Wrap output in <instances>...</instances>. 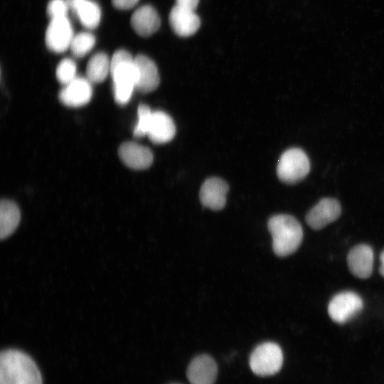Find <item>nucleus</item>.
<instances>
[{
    "label": "nucleus",
    "instance_id": "nucleus-11",
    "mask_svg": "<svg viewBox=\"0 0 384 384\" xmlns=\"http://www.w3.org/2000/svg\"><path fill=\"white\" fill-rule=\"evenodd\" d=\"M373 251L366 244L353 247L347 256V263L351 272L358 278L367 279L373 272Z\"/></svg>",
    "mask_w": 384,
    "mask_h": 384
},
{
    "label": "nucleus",
    "instance_id": "nucleus-15",
    "mask_svg": "<svg viewBox=\"0 0 384 384\" xmlns=\"http://www.w3.org/2000/svg\"><path fill=\"white\" fill-rule=\"evenodd\" d=\"M195 11L175 5L169 14V23L178 36L187 37L193 35L199 28L201 21Z\"/></svg>",
    "mask_w": 384,
    "mask_h": 384
},
{
    "label": "nucleus",
    "instance_id": "nucleus-19",
    "mask_svg": "<svg viewBox=\"0 0 384 384\" xmlns=\"http://www.w3.org/2000/svg\"><path fill=\"white\" fill-rule=\"evenodd\" d=\"M21 219L17 205L9 200H1L0 203V237L1 239L11 235L16 229Z\"/></svg>",
    "mask_w": 384,
    "mask_h": 384
},
{
    "label": "nucleus",
    "instance_id": "nucleus-4",
    "mask_svg": "<svg viewBox=\"0 0 384 384\" xmlns=\"http://www.w3.org/2000/svg\"><path fill=\"white\" fill-rule=\"evenodd\" d=\"M309 170L310 161L306 153L301 149L292 148L281 155L277 174L282 182L294 184L304 179Z\"/></svg>",
    "mask_w": 384,
    "mask_h": 384
},
{
    "label": "nucleus",
    "instance_id": "nucleus-20",
    "mask_svg": "<svg viewBox=\"0 0 384 384\" xmlns=\"http://www.w3.org/2000/svg\"><path fill=\"white\" fill-rule=\"evenodd\" d=\"M110 60L105 53H97L89 60L86 68V78L91 83L104 81L110 74Z\"/></svg>",
    "mask_w": 384,
    "mask_h": 384
},
{
    "label": "nucleus",
    "instance_id": "nucleus-8",
    "mask_svg": "<svg viewBox=\"0 0 384 384\" xmlns=\"http://www.w3.org/2000/svg\"><path fill=\"white\" fill-rule=\"evenodd\" d=\"M341 213L339 202L324 198L312 207L306 215V222L314 230H320L338 218Z\"/></svg>",
    "mask_w": 384,
    "mask_h": 384
},
{
    "label": "nucleus",
    "instance_id": "nucleus-25",
    "mask_svg": "<svg viewBox=\"0 0 384 384\" xmlns=\"http://www.w3.org/2000/svg\"><path fill=\"white\" fill-rule=\"evenodd\" d=\"M139 0H112V5L120 10H127L133 8Z\"/></svg>",
    "mask_w": 384,
    "mask_h": 384
},
{
    "label": "nucleus",
    "instance_id": "nucleus-6",
    "mask_svg": "<svg viewBox=\"0 0 384 384\" xmlns=\"http://www.w3.org/2000/svg\"><path fill=\"white\" fill-rule=\"evenodd\" d=\"M363 307V300L358 294L350 291L342 292L331 299L328 313L334 322L343 324L355 317Z\"/></svg>",
    "mask_w": 384,
    "mask_h": 384
},
{
    "label": "nucleus",
    "instance_id": "nucleus-21",
    "mask_svg": "<svg viewBox=\"0 0 384 384\" xmlns=\"http://www.w3.org/2000/svg\"><path fill=\"white\" fill-rule=\"evenodd\" d=\"M95 44V37L89 32H80L75 35L70 43L72 54L82 58L88 53Z\"/></svg>",
    "mask_w": 384,
    "mask_h": 384
},
{
    "label": "nucleus",
    "instance_id": "nucleus-2",
    "mask_svg": "<svg viewBox=\"0 0 384 384\" xmlns=\"http://www.w3.org/2000/svg\"><path fill=\"white\" fill-rule=\"evenodd\" d=\"M272 240V249L279 257L293 254L301 245L303 230L299 221L290 215L272 216L267 223Z\"/></svg>",
    "mask_w": 384,
    "mask_h": 384
},
{
    "label": "nucleus",
    "instance_id": "nucleus-9",
    "mask_svg": "<svg viewBox=\"0 0 384 384\" xmlns=\"http://www.w3.org/2000/svg\"><path fill=\"white\" fill-rule=\"evenodd\" d=\"M91 82L85 78L76 77L59 92V100L65 105L72 107H81L92 98Z\"/></svg>",
    "mask_w": 384,
    "mask_h": 384
},
{
    "label": "nucleus",
    "instance_id": "nucleus-3",
    "mask_svg": "<svg viewBox=\"0 0 384 384\" xmlns=\"http://www.w3.org/2000/svg\"><path fill=\"white\" fill-rule=\"evenodd\" d=\"M114 98L120 105L127 104L136 89L137 68L134 58L126 50L115 51L110 60Z\"/></svg>",
    "mask_w": 384,
    "mask_h": 384
},
{
    "label": "nucleus",
    "instance_id": "nucleus-13",
    "mask_svg": "<svg viewBox=\"0 0 384 384\" xmlns=\"http://www.w3.org/2000/svg\"><path fill=\"white\" fill-rule=\"evenodd\" d=\"M134 63L137 73L136 90L142 93L156 90L160 78L155 63L146 55H138L134 58Z\"/></svg>",
    "mask_w": 384,
    "mask_h": 384
},
{
    "label": "nucleus",
    "instance_id": "nucleus-17",
    "mask_svg": "<svg viewBox=\"0 0 384 384\" xmlns=\"http://www.w3.org/2000/svg\"><path fill=\"white\" fill-rule=\"evenodd\" d=\"M160 17L156 10L151 5L139 7L131 17V25L139 36L148 37L159 28Z\"/></svg>",
    "mask_w": 384,
    "mask_h": 384
},
{
    "label": "nucleus",
    "instance_id": "nucleus-16",
    "mask_svg": "<svg viewBox=\"0 0 384 384\" xmlns=\"http://www.w3.org/2000/svg\"><path fill=\"white\" fill-rule=\"evenodd\" d=\"M175 134V124L168 114L162 111L152 112L146 135L153 143H167Z\"/></svg>",
    "mask_w": 384,
    "mask_h": 384
},
{
    "label": "nucleus",
    "instance_id": "nucleus-23",
    "mask_svg": "<svg viewBox=\"0 0 384 384\" xmlns=\"http://www.w3.org/2000/svg\"><path fill=\"white\" fill-rule=\"evenodd\" d=\"M151 113L152 112L148 105L145 104L139 105L137 110L138 122L133 131L134 137H142L147 134Z\"/></svg>",
    "mask_w": 384,
    "mask_h": 384
},
{
    "label": "nucleus",
    "instance_id": "nucleus-24",
    "mask_svg": "<svg viewBox=\"0 0 384 384\" xmlns=\"http://www.w3.org/2000/svg\"><path fill=\"white\" fill-rule=\"evenodd\" d=\"M68 10L66 0H50L47 6V14L50 19L67 16Z\"/></svg>",
    "mask_w": 384,
    "mask_h": 384
},
{
    "label": "nucleus",
    "instance_id": "nucleus-12",
    "mask_svg": "<svg viewBox=\"0 0 384 384\" xmlns=\"http://www.w3.org/2000/svg\"><path fill=\"white\" fill-rule=\"evenodd\" d=\"M217 365L206 354L195 357L187 369V378L191 384H213L217 375Z\"/></svg>",
    "mask_w": 384,
    "mask_h": 384
},
{
    "label": "nucleus",
    "instance_id": "nucleus-27",
    "mask_svg": "<svg viewBox=\"0 0 384 384\" xmlns=\"http://www.w3.org/2000/svg\"><path fill=\"white\" fill-rule=\"evenodd\" d=\"M380 266L379 267L380 274L384 277V250L380 255Z\"/></svg>",
    "mask_w": 384,
    "mask_h": 384
},
{
    "label": "nucleus",
    "instance_id": "nucleus-18",
    "mask_svg": "<svg viewBox=\"0 0 384 384\" xmlns=\"http://www.w3.org/2000/svg\"><path fill=\"white\" fill-rule=\"evenodd\" d=\"M66 1L69 10L77 16L85 28L94 29L97 27L101 19V10L97 3L92 0Z\"/></svg>",
    "mask_w": 384,
    "mask_h": 384
},
{
    "label": "nucleus",
    "instance_id": "nucleus-28",
    "mask_svg": "<svg viewBox=\"0 0 384 384\" xmlns=\"http://www.w3.org/2000/svg\"><path fill=\"white\" fill-rule=\"evenodd\" d=\"M173 384H178V383H173Z\"/></svg>",
    "mask_w": 384,
    "mask_h": 384
},
{
    "label": "nucleus",
    "instance_id": "nucleus-5",
    "mask_svg": "<svg viewBox=\"0 0 384 384\" xmlns=\"http://www.w3.org/2000/svg\"><path fill=\"white\" fill-rule=\"evenodd\" d=\"M250 366L258 375H271L277 373L283 363V353L279 345L265 342L257 346L250 357Z\"/></svg>",
    "mask_w": 384,
    "mask_h": 384
},
{
    "label": "nucleus",
    "instance_id": "nucleus-22",
    "mask_svg": "<svg viewBox=\"0 0 384 384\" xmlns=\"http://www.w3.org/2000/svg\"><path fill=\"white\" fill-rule=\"evenodd\" d=\"M75 63L70 58H64L57 66L56 78L62 85H66L77 77Z\"/></svg>",
    "mask_w": 384,
    "mask_h": 384
},
{
    "label": "nucleus",
    "instance_id": "nucleus-26",
    "mask_svg": "<svg viewBox=\"0 0 384 384\" xmlns=\"http://www.w3.org/2000/svg\"><path fill=\"white\" fill-rule=\"evenodd\" d=\"M176 5L183 8L195 11L198 6L199 0H176Z\"/></svg>",
    "mask_w": 384,
    "mask_h": 384
},
{
    "label": "nucleus",
    "instance_id": "nucleus-10",
    "mask_svg": "<svg viewBox=\"0 0 384 384\" xmlns=\"http://www.w3.org/2000/svg\"><path fill=\"white\" fill-rule=\"evenodd\" d=\"M228 185L220 178H210L204 181L200 190V200L204 207L219 210L226 203Z\"/></svg>",
    "mask_w": 384,
    "mask_h": 384
},
{
    "label": "nucleus",
    "instance_id": "nucleus-7",
    "mask_svg": "<svg viewBox=\"0 0 384 384\" xmlns=\"http://www.w3.org/2000/svg\"><path fill=\"white\" fill-rule=\"evenodd\" d=\"M73 36V27L67 16L53 18L46 31V43L50 50L63 53L70 48Z\"/></svg>",
    "mask_w": 384,
    "mask_h": 384
},
{
    "label": "nucleus",
    "instance_id": "nucleus-14",
    "mask_svg": "<svg viewBox=\"0 0 384 384\" xmlns=\"http://www.w3.org/2000/svg\"><path fill=\"white\" fill-rule=\"evenodd\" d=\"M118 154L123 163L133 169H146L153 162L151 151L144 146L132 142L122 144Z\"/></svg>",
    "mask_w": 384,
    "mask_h": 384
},
{
    "label": "nucleus",
    "instance_id": "nucleus-1",
    "mask_svg": "<svg viewBox=\"0 0 384 384\" xmlns=\"http://www.w3.org/2000/svg\"><path fill=\"white\" fill-rule=\"evenodd\" d=\"M0 384H43L41 374L25 353L8 349L0 356Z\"/></svg>",
    "mask_w": 384,
    "mask_h": 384
}]
</instances>
